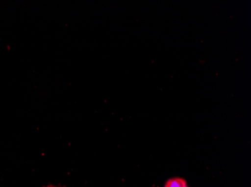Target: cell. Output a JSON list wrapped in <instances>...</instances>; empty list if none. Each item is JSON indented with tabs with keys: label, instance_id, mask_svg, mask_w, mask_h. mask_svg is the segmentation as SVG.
<instances>
[{
	"label": "cell",
	"instance_id": "6da1fadb",
	"mask_svg": "<svg viewBox=\"0 0 251 187\" xmlns=\"http://www.w3.org/2000/svg\"><path fill=\"white\" fill-rule=\"evenodd\" d=\"M187 181L184 178L176 177L167 180L164 187H187Z\"/></svg>",
	"mask_w": 251,
	"mask_h": 187
},
{
	"label": "cell",
	"instance_id": "3957f363",
	"mask_svg": "<svg viewBox=\"0 0 251 187\" xmlns=\"http://www.w3.org/2000/svg\"></svg>",
	"mask_w": 251,
	"mask_h": 187
},
{
	"label": "cell",
	"instance_id": "7a4b0ae2",
	"mask_svg": "<svg viewBox=\"0 0 251 187\" xmlns=\"http://www.w3.org/2000/svg\"><path fill=\"white\" fill-rule=\"evenodd\" d=\"M55 187V186L49 185V186H48V187Z\"/></svg>",
	"mask_w": 251,
	"mask_h": 187
}]
</instances>
